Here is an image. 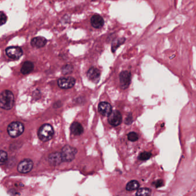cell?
Wrapping results in <instances>:
<instances>
[{"label":"cell","instance_id":"obj_1","mask_svg":"<svg viewBox=\"0 0 196 196\" xmlns=\"http://www.w3.org/2000/svg\"><path fill=\"white\" fill-rule=\"evenodd\" d=\"M14 97L12 92L5 90L0 94V108L5 110L12 109L14 105Z\"/></svg>","mask_w":196,"mask_h":196},{"label":"cell","instance_id":"obj_2","mask_svg":"<svg viewBox=\"0 0 196 196\" xmlns=\"http://www.w3.org/2000/svg\"><path fill=\"white\" fill-rule=\"evenodd\" d=\"M53 135V128L52 126L48 124H45L43 125L38 131V136L43 142H47L51 140Z\"/></svg>","mask_w":196,"mask_h":196},{"label":"cell","instance_id":"obj_3","mask_svg":"<svg viewBox=\"0 0 196 196\" xmlns=\"http://www.w3.org/2000/svg\"><path fill=\"white\" fill-rule=\"evenodd\" d=\"M24 131V125L20 122H11L8 127V132L12 138H17L21 135Z\"/></svg>","mask_w":196,"mask_h":196},{"label":"cell","instance_id":"obj_4","mask_svg":"<svg viewBox=\"0 0 196 196\" xmlns=\"http://www.w3.org/2000/svg\"><path fill=\"white\" fill-rule=\"evenodd\" d=\"M77 150L70 145H66L62 150L61 155L63 162H71L75 159Z\"/></svg>","mask_w":196,"mask_h":196},{"label":"cell","instance_id":"obj_5","mask_svg":"<svg viewBox=\"0 0 196 196\" xmlns=\"http://www.w3.org/2000/svg\"><path fill=\"white\" fill-rule=\"evenodd\" d=\"M76 80L73 77H63L58 80V87L63 89H68L75 85Z\"/></svg>","mask_w":196,"mask_h":196},{"label":"cell","instance_id":"obj_6","mask_svg":"<svg viewBox=\"0 0 196 196\" xmlns=\"http://www.w3.org/2000/svg\"><path fill=\"white\" fill-rule=\"evenodd\" d=\"M6 54L9 58L17 60L23 55V51L19 47H9L6 49Z\"/></svg>","mask_w":196,"mask_h":196},{"label":"cell","instance_id":"obj_7","mask_svg":"<svg viewBox=\"0 0 196 196\" xmlns=\"http://www.w3.org/2000/svg\"><path fill=\"white\" fill-rule=\"evenodd\" d=\"M33 166V163L29 159H25L20 162L17 167L18 171L20 173H28L31 171Z\"/></svg>","mask_w":196,"mask_h":196},{"label":"cell","instance_id":"obj_8","mask_svg":"<svg viewBox=\"0 0 196 196\" xmlns=\"http://www.w3.org/2000/svg\"><path fill=\"white\" fill-rule=\"evenodd\" d=\"M122 120L121 113L118 110H114L109 116L108 121L110 125L116 127L121 124Z\"/></svg>","mask_w":196,"mask_h":196},{"label":"cell","instance_id":"obj_9","mask_svg":"<svg viewBox=\"0 0 196 196\" xmlns=\"http://www.w3.org/2000/svg\"><path fill=\"white\" fill-rule=\"evenodd\" d=\"M119 80L122 88L127 89L131 82V73L127 71H122L119 75Z\"/></svg>","mask_w":196,"mask_h":196},{"label":"cell","instance_id":"obj_10","mask_svg":"<svg viewBox=\"0 0 196 196\" xmlns=\"http://www.w3.org/2000/svg\"><path fill=\"white\" fill-rule=\"evenodd\" d=\"M98 111L104 116H109L112 112L111 105L107 102H102L99 104Z\"/></svg>","mask_w":196,"mask_h":196},{"label":"cell","instance_id":"obj_11","mask_svg":"<svg viewBox=\"0 0 196 196\" xmlns=\"http://www.w3.org/2000/svg\"><path fill=\"white\" fill-rule=\"evenodd\" d=\"M87 77L93 83H98L100 80V72L98 69L91 67L87 72Z\"/></svg>","mask_w":196,"mask_h":196},{"label":"cell","instance_id":"obj_12","mask_svg":"<svg viewBox=\"0 0 196 196\" xmlns=\"http://www.w3.org/2000/svg\"><path fill=\"white\" fill-rule=\"evenodd\" d=\"M48 161L53 166L58 165L63 162L61 153L59 152H55L50 154L48 157Z\"/></svg>","mask_w":196,"mask_h":196},{"label":"cell","instance_id":"obj_13","mask_svg":"<svg viewBox=\"0 0 196 196\" xmlns=\"http://www.w3.org/2000/svg\"><path fill=\"white\" fill-rule=\"evenodd\" d=\"M91 23L95 28H100L104 25V20L99 15H94L91 19Z\"/></svg>","mask_w":196,"mask_h":196},{"label":"cell","instance_id":"obj_14","mask_svg":"<svg viewBox=\"0 0 196 196\" xmlns=\"http://www.w3.org/2000/svg\"><path fill=\"white\" fill-rule=\"evenodd\" d=\"M70 129H71V132L74 135H77V136L81 135L84 131V129H83V128L82 127V126L79 122H73L72 124V125L71 126Z\"/></svg>","mask_w":196,"mask_h":196},{"label":"cell","instance_id":"obj_15","mask_svg":"<svg viewBox=\"0 0 196 196\" xmlns=\"http://www.w3.org/2000/svg\"><path fill=\"white\" fill-rule=\"evenodd\" d=\"M46 39L43 37H36L31 41V45L37 48H41L44 46L46 44Z\"/></svg>","mask_w":196,"mask_h":196},{"label":"cell","instance_id":"obj_16","mask_svg":"<svg viewBox=\"0 0 196 196\" xmlns=\"http://www.w3.org/2000/svg\"><path fill=\"white\" fill-rule=\"evenodd\" d=\"M34 68L33 64L30 61H27L24 63L21 69V73L24 75L29 74Z\"/></svg>","mask_w":196,"mask_h":196},{"label":"cell","instance_id":"obj_17","mask_svg":"<svg viewBox=\"0 0 196 196\" xmlns=\"http://www.w3.org/2000/svg\"><path fill=\"white\" fill-rule=\"evenodd\" d=\"M140 185L137 181L133 180L130 181L126 185V190L128 191H133L137 190L139 188Z\"/></svg>","mask_w":196,"mask_h":196},{"label":"cell","instance_id":"obj_18","mask_svg":"<svg viewBox=\"0 0 196 196\" xmlns=\"http://www.w3.org/2000/svg\"><path fill=\"white\" fill-rule=\"evenodd\" d=\"M151 190L149 188H143L137 190L136 196H150Z\"/></svg>","mask_w":196,"mask_h":196},{"label":"cell","instance_id":"obj_19","mask_svg":"<svg viewBox=\"0 0 196 196\" xmlns=\"http://www.w3.org/2000/svg\"><path fill=\"white\" fill-rule=\"evenodd\" d=\"M8 159V154L5 151L0 150V165L4 164Z\"/></svg>","mask_w":196,"mask_h":196},{"label":"cell","instance_id":"obj_20","mask_svg":"<svg viewBox=\"0 0 196 196\" xmlns=\"http://www.w3.org/2000/svg\"><path fill=\"white\" fill-rule=\"evenodd\" d=\"M151 156V154L149 152H143L139 155V159L141 161H146L150 159Z\"/></svg>","mask_w":196,"mask_h":196},{"label":"cell","instance_id":"obj_21","mask_svg":"<svg viewBox=\"0 0 196 196\" xmlns=\"http://www.w3.org/2000/svg\"><path fill=\"white\" fill-rule=\"evenodd\" d=\"M73 71V67L71 64H66L62 68V72L64 74H68Z\"/></svg>","mask_w":196,"mask_h":196},{"label":"cell","instance_id":"obj_22","mask_svg":"<svg viewBox=\"0 0 196 196\" xmlns=\"http://www.w3.org/2000/svg\"><path fill=\"white\" fill-rule=\"evenodd\" d=\"M127 137H128V139L131 142H135L138 140L139 138L138 134L134 132L129 133L127 135Z\"/></svg>","mask_w":196,"mask_h":196},{"label":"cell","instance_id":"obj_23","mask_svg":"<svg viewBox=\"0 0 196 196\" xmlns=\"http://www.w3.org/2000/svg\"><path fill=\"white\" fill-rule=\"evenodd\" d=\"M7 16L3 12H0V26L6 23Z\"/></svg>","mask_w":196,"mask_h":196},{"label":"cell","instance_id":"obj_24","mask_svg":"<svg viewBox=\"0 0 196 196\" xmlns=\"http://www.w3.org/2000/svg\"><path fill=\"white\" fill-rule=\"evenodd\" d=\"M154 185L156 188H160L163 185V181L161 179H159L154 182Z\"/></svg>","mask_w":196,"mask_h":196}]
</instances>
